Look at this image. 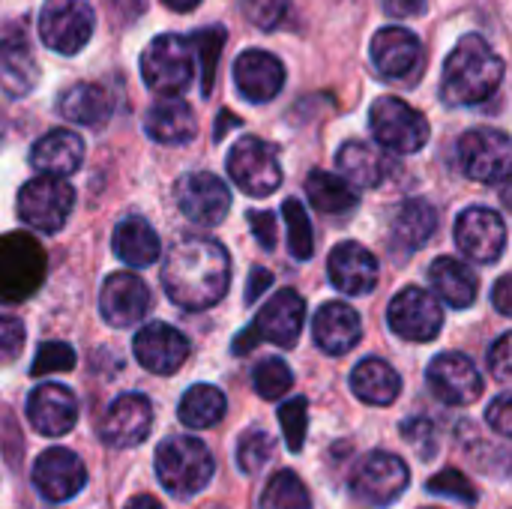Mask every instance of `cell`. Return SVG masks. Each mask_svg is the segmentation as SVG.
I'll return each instance as SVG.
<instances>
[{"label": "cell", "mask_w": 512, "mask_h": 509, "mask_svg": "<svg viewBox=\"0 0 512 509\" xmlns=\"http://www.w3.org/2000/svg\"><path fill=\"white\" fill-rule=\"evenodd\" d=\"M144 129L159 144H186L198 135V120L189 102L180 96H162L147 108Z\"/></svg>", "instance_id": "d4e9b609"}, {"label": "cell", "mask_w": 512, "mask_h": 509, "mask_svg": "<svg viewBox=\"0 0 512 509\" xmlns=\"http://www.w3.org/2000/svg\"><path fill=\"white\" fill-rule=\"evenodd\" d=\"M126 509H165L156 498H150V495H135L129 504H126Z\"/></svg>", "instance_id": "11a10c76"}, {"label": "cell", "mask_w": 512, "mask_h": 509, "mask_svg": "<svg viewBox=\"0 0 512 509\" xmlns=\"http://www.w3.org/2000/svg\"><path fill=\"white\" fill-rule=\"evenodd\" d=\"M426 492L444 495V498H453V501H462V504H477V489L459 468H447V471L435 474L426 483Z\"/></svg>", "instance_id": "ee69618b"}, {"label": "cell", "mask_w": 512, "mask_h": 509, "mask_svg": "<svg viewBox=\"0 0 512 509\" xmlns=\"http://www.w3.org/2000/svg\"><path fill=\"white\" fill-rule=\"evenodd\" d=\"M426 381H429L432 393L444 405L465 408V405H474L483 396V375H480V369L465 354H456V351L438 354L429 363Z\"/></svg>", "instance_id": "2e32d148"}, {"label": "cell", "mask_w": 512, "mask_h": 509, "mask_svg": "<svg viewBox=\"0 0 512 509\" xmlns=\"http://www.w3.org/2000/svg\"><path fill=\"white\" fill-rule=\"evenodd\" d=\"M234 84L249 102H270L285 87V66L264 48H249L234 60Z\"/></svg>", "instance_id": "7402d4cb"}, {"label": "cell", "mask_w": 512, "mask_h": 509, "mask_svg": "<svg viewBox=\"0 0 512 509\" xmlns=\"http://www.w3.org/2000/svg\"><path fill=\"white\" fill-rule=\"evenodd\" d=\"M512 336L504 333L498 336V342L489 348V372L501 381V384H510L512 375Z\"/></svg>", "instance_id": "c3c4849f"}, {"label": "cell", "mask_w": 512, "mask_h": 509, "mask_svg": "<svg viewBox=\"0 0 512 509\" xmlns=\"http://www.w3.org/2000/svg\"><path fill=\"white\" fill-rule=\"evenodd\" d=\"M420 60V39L405 27H384L372 36V66L381 78H405Z\"/></svg>", "instance_id": "484cf974"}, {"label": "cell", "mask_w": 512, "mask_h": 509, "mask_svg": "<svg viewBox=\"0 0 512 509\" xmlns=\"http://www.w3.org/2000/svg\"><path fill=\"white\" fill-rule=\"evenodd\" d=\"M387 324L399 339L432 342L444 327V312L432 291L405 288L393 297V303L387 309Z\"/></svg>", "instance_id": "7c38bea8"}, {"label": "cell", "mask_w": 512, "mask_h": 509, "mask_svg": "<svg viewBox=\"0 0 512 509\" xmlns=\"http://www.w3.org/2000/svg\"><path fill=\"white\" fill-rule=\"evenodd\" d=\"M216 462L207 444L189 435L165 438L156 447V477L174 498H195L213 480Z\"/></svg>", "instance_id": "3957f363"}, {"label": "cell", "mask_w": 512, "mask_h": 509, "mask_svg": "<svg viewBox=\"0 0 512 509\" xmlns=\"http://www.w3.org/2000/svg\"><path fill=\"white\" fill-rule=\"evenodd\" d=\"M486 420H489V426L501 435V438H510L512 435V396L510 393H501L492 405H489V411H486Z\"/></svg>", "instance_id": "f907efd6"}, {"label": "cell", "mask_w": 512, "mask_h": 509, "mask_svg": "<svg viewBox=\"0 0 512 509\" xmlns=\"http://www.w3.org/2000/svg\"><path fill=\"white\" fill-rule=\"evenodd\" d=\"M168 9H177V12H192L201 0H162Z\"/></svg>", "instance_id": "6f0895ef"}, {"label": "cell", "mask_w": 512, "mask_h": 509, "mask_svg": "<svg viewBox=\"0 0 512 509\" xmlns=\"http://www.w3.org/2000/svg\"><path fill=\"white\" fill-rule=\"evenodd\" d=\"M282 216L288 225V243H291V255L297 261H309L315 252V237H312V225L306 216V207L297 198H288L282 204Z\"/></svg>", "instance_id": "f35d334b"}, {"label": "cell", "mask_w": 512, "mask_h": 509, "mask_svg": "<svg viewBox=\"0 0 512 509\" xmlns=\"http://www.w3.org/2000/svg\"><path fill=\"white\" fill-rule=\"evenodd\" d=\"M429 279H432V288L435 294L453 306V309H468L474 306L477 300V291H480V276L474 267H468L465 261L459 258H438L429 270Z\"/></svg>", "instance_id": "f1b7e54d"}, {"label": "cell", "mask_w": 512, "mask_h": 509, "mask_svg": "<svg viewBox=\"0 0 512 509\" xmlns=\"http://www.w3.org/2000/svg\"><path fill=\"white\" fill-rule=\"evenodd\" d=\"M456 246L477 264H495L507 249V222L489 207H471L456 219Z\"/></svg>", "instance_id": "5bb4252c"}, {"label": "cell", "mask_w": 512, "mask_h": 509, "mask_svg": "<svg viewBox=\"0 0 512 509\" xmlns=\"http://www.w3.org/2000/svg\"><path fill=\"white\" fill-rule=\"evenodd\" d=\"M135 360L153 375H174L189 360V339L171 324L153 321L135 333Z\"/></svg>", "instance_id": "d6986e66"}, {"label": "cell", "mask_w": 512, "mask_h": 509, "mask_svg": "<svg viewBox=\"0 0 512 509\" xmlns=\"http://www.w3.org/2000/svg\"><path fill=\"white\" fill-rule=\"evenodd\" d=\"M411 483V471L405 465V459H399L396 453H369L354 477H351V492L360 501H369L375 507H390L402 498V492Z\"/></svg>", "instance_id": "8fae6325"}, {"label": "cell", "mask_w": 512, "mask_h": 509, "mask_svg": "<svg viewBox=\"0 0 512 509\" xmlns=\"http://www.w3.org/2000/svg\"><path fill=\"white\" fill-rule=\"evenodd\" d=\"M369 126L375 141L387 153H417L426 147L432 129L429 120L399 96H381L369 108Z\"/></svg>", "instance_id": "8992f818"}, {"label": "cell", "mask_w": 512, "mask_h": 509, "mask_svg": "<svg viewBox=\"0 0 512 509\" xmlns=\"http://www.w3.org/2000/svg\"><path fill=\"white\" fill-rule=\"evenodd\" d=\"M60 114L69 123H81V126H99L108 114H111V96L105 93V87L99 84H72L69 90H63L60 96Z\"/></svg>", "instance_id": "d6a6232c"}, {"label": "cell", "mask_w": 512, "mask_h": 509, "mask_svg": "<svg viewBox=\"0 0 512 509\" xmlns=\"http://www.w3.org/2000/svg\"><path fill=\"white\" fill-rule=\"evenodd\" d=\"M306 195L312 201L315 210L327 213V216H339L357 207L360 195L354 192V186L345 177H336L330 171H312L306 177Z\"/></svg>", "instance_id": "e575fe53"}, {"label": "cell", "mask_w": 512, "mask_h": 509, "mask_svg": "<svg viewBox=\"0 0 512 509\" xmlns=\"http://www.w3.org/2000/svg\"><path fill=\"white\" fill-rule=\"evenodd\" d=\"M252 387L261 399L273 402V399H282L291 387H294V372L285 360L279 357H267L255 366L252 372Z\"/></svg>", "instance_id": "74e56055"}, {"label": "cell", "mask_w": 512, "mask_h": 509, "mask_svg": "<svg viewBox=\"0 0 512 509\" xmlns=\"http://www.w3.org/2000/svg\"><path fill=\"white\" fill-rule=\"evenodd\" d=\"M459 165L477 183H498L510 177L512 141L501 129H471L459 138Z\"/></svg>", "instance_id": "30bf717a"}, {"label": "cell", "mask_w": 512, "mask_h": 509, "mask_svg": "<svg viewBox=\"0 0 512 509\" xmlns=\"http://www.w3.org/2000/svg\"><path fill=\"white\" fill-rule=\"evenodd\" d=\"M27 342L24 324L12 315H0V363H12L21 357Z\"/></svg>", "instance_id": "7dc6e473"}, {"label": "cell", "mask_w": 512, "mask_h": 509, "mask_svg": "<svg viewBox=\"0 0 512 509\" xmlns=\"http://www.w3.org/2000/svg\"><path fill=\"white\" fill-rule=\"evenodd\" d=\"M237 123H240V120H237L231 111H222V114H219V126H216V141H219V138H222V135L231 129V126H237Z\"/></svg>", "instance_id": "9f6ffc18"}, {"label": "cell", "mask_w": 512, "mask_h": 509, "mask_svg": "<svg viewBox=\"0 0 512 509\" xmlns=\"http://www.w3.org/2000/svg\"><path fill=\"white\" fill-rule=\"evenodd\" d=\"M510 276H501L498 279V285H495V309L504 315V318H510L512 315V300H510Z\"/></svg>", "instance_id": "db71d44e"}, {"label": "cell", "mask_w": 512, "mask_h": 509, "mask_svg": "<svg viewBox=\"0 0 512 509\" xmlns=\"http://www.w3.org/2000/svg\"><path fill=\"white\" fill-rule=\"evenodd\" d=\"M174 195H177V207L183 210V216L192 219L195 225L213 228L231 210V189L225 186L222 177L210 171L183 174L174 186Z\"/></svg>", "instance_id": "4fadbf2b"}, {"label": "cell", "mask_w": 512, "mask_h": 509, "mask_svg": "<svg viewBox=\"0 0 512 509\" xmlns=\"http://www.w3.org/2000/svg\"><path fill=\"white\" fill-rule=\"evenodd\" d=\"M150 426H153L150 399L141 393H123L108 405V411L99 423V438H102V444H108L114 450H129V447H138L141 441H147Z\"/></svg>", "instance_id": "9a60e30c"}, {"label": "cell", "mask_w": 512, "mask_h": 509, "mask_svg": "<svg viewBox=\"0 0 512 509\" xmlns=\"http://www.w3.org/2000/svg\"><path fill=\"white\" fill-rule=\"evenodd\" d=\"M504 81V60L501 54L480 36H465L444 63L441 78V99L453 108L480 105L486 102Z\"/></svg>", "instance_id": "7a4b0ae2"}, {"label": "cell", "mask_w": 512, "mask_h": 509, "mask_svg": "<svg viewBox=\"0 0 512 509\" xmlns=\"http://www.w3.org/2000/svg\"><path fill=\"white\" fill-rule=\"evenodd\" d=\"M312 333H315V342L324 354L330 357H342L348 354L360 336H363V321L360 315L348 306V303H324L315 315V324H312Z\"/></svg>", "instance_id": "cb8c5ba5"}, {"label": "cell", "mask_w": 512, "mask_h": 509, "mask_svg": "<svg viewBox=\"0 0 512 509\" xmlns=\"http://www.w3.org/2000/svg\"><path fill=\"white\" fill-rule=\"evenodd\" d=\"M150 309V291L144 285V279H138L129 270L111 273L102 285L99 294V312L111 327H132L138 324Z\"/></svg>", "instance_id": "44dd1931"}, {"label": "cell", "mask_w": 512, "mask_h": 509, "mask_svg": "<svg viewBox=\"0 0 512 509\" xmlns=\"http://www.w3.org/2000/svg\"><path fill=\"white\" fill-rule=\"evenodd\" d=\"M189 42H192L195 54L201 57V93L210 96L213 78H216V60H219L222 45H225V27H219V24L204 27V30H198Z\"/></svg>", "instance_id": "ab89813d"}, {"label": "cell", "mask_w": 512, "mask_h": 509, "mask_svg": "<svg viewBox=\"0 0 512 509\" xmlns=\"http://www.w3.org/2000/svg\"><path fill=\"white\" fill-rule=\"evenodd\" d=\"M270 285H273V273L264 270V267H255L252 276H249V282H246V303H255Z\"/></svg>", "instance_id": "816d5d0a"}, {"label": "cell", "mask_w": 512, "mask_h": 509, "mask_svg": "<svg viewBox=\"0 0 512 509\" xmlns=\"http://www.w3.org/2000/svg\"><path fill=\"white\" fill-rule=\"evenodd\" d=\"M330 282L336 291L363 297L378 285V258L360 243H339L330 252Z\"/></svg>", "instance_id": "603a6c76"}, {"label": "cell", "mask_w": 512, "mask_h": 509, "mask_svg": "<svg viewBox=\"0 0 512 509\" xmlns=\"http://www.w3.org/2000/svg\"><path fill=\"white\" fill-rule=\"evenodd\" d=\"M438 228V213L429 201L411 198L399 207L396 219H393V237L405 246V249H420L426 246V240L435 234Z\"/></svg>", "instance_id": "d590c367"}, {"label": "cell", "mask_w": 512, "mask_h": 509, "mask_svg": "<svg viewBox=\"0 0 512 509\" xmlns=\"http://www.w3.org/2000/svg\"><path fill=\"white\" fill-rule=\"evenodd\" d=\"M351 390L360 402L375 405V408H387L399 399L402 378L390 363H384L378 357H366L351 372Z\"/></svg>", "instance_id": "f546056e"}, {"label": "cell", "mask_w": 512, "mask_h": 509, "mask_svg": "<svg viewBox=\"0 0 512 509\" xmlns=\"http://www.w3.org/2000/svg\"><path fill=\"white\" fill-rule=\"evenodd\" d=\"M36 492L51 501V504H60V501H69L75 498L84 483H87V471H84V462L66 450V447H48L45 453H39V459L33 462V474H30Z\"/></svg>", "instance_id": "e0dca14e"}, {"label": "cell", "mask_w": 512, "mask_h": 509, "mask_svg": "<svg viewBox=\"0 0 512 509\" xmlns=\"http://www.w3.org/2000/svg\"><path fill=\"white\" fill-rule=\"evenodd\" d=\"M69 369H75V351L66 342H42L36 351V360L30 366V375L42 378V375H54V372H69Z\"/></svg>", "instance_id": "7bdbcfd3"}, {"label": "cell", "mask_w": 512, "mask_h": 509, "mask_svg": "<svg viewBox=\"0 0 512 509\" xmlns=\"http://www.w3.org/2000/svg\"><path fill=\"white\" fill-rule=\"evenodd\" d=\"M279 423H282L288 450H291V453H300L303 444H306V432H309V402H306L303 396L288 399V402L279 408Z\"/></svg>", "instance_id": "b9f144b4"}, {"label": "cell", "mask_w": 512, "mask_h": 509, "mask_svg": "<svg viewBox=\"0 0 512 509\" xmlns=\"http://www.w3.org/2000/svg\"><path fill=\"white\" fill-rule=\"evenodd\" d=\"M426 509H435V507H426Z\"/></svg>", "instance_id": "91938a15"}, {"label": "cell", "mask_w": 512, "mask_h": 509, "mask_svg": "<svg viewBox=\"0 0 512 509\" xmlns=\"http://www.w3.org/2000/svg\"><path fill=\"white\" fill-rule=\"evenodd\" d=\"M96 27V15L84 0H45L39 12V39L60 54L81 51Z\"/></svg>", "instance_id": "9c48e42d"}, {"label": "cell", "mask_w": 512, "mask_h": 509, "mask_svg": "<svg viewBox=\"0 0 512 509\" xmlns=\"http://www.w3.org/2000/svg\"><path fill=\"white\" fill-rule=\"evenodd\" d=\"M81 159H84V141L72 129H51L30 150V165L51 177L75 174Z\"/></svg>", "instance_id": "4316f807"}, {"label": "cell", "mask_w": 512, "mask_h": 509, "mask_svg": "<svg viewBox=\"0 0 512 509\" xmlns=\"http://www.w3.org/2000/svg\"><path fill=\"white\" fill-rule=\"evenodd\" d=\"M243 12L258 30H273L285 21L288 0H243Z\"/></svg>", "instance_id": "f6af8a7d"}, {"label": "cell", "mask_w": 512, "mask_h": 509, "mask_svg": "<svg viewBox=\"0 0 512 509\" xmlns=\"http://www.w3.org/2000/svg\"><path fill=\"white\" fill-rule=\"evenodd\" d=\"M303 321H306V300L285 288V291H276L264 309L258 312L255 324L249 327L252 336L258 342H273L279 348H294L297 339H300V330H303Z\"/></svg>", "instance_id": "ac0fdd59"}, {"label": "cell", "mask_w": 512, "mask_h": 509, "mask_svg": "<svg viewBox=\"0 0 512 509\" xmlns=\"http://www.w3.org/2000/svg\"><path fill=\"white\" fill-rule=\"evenodd\" d=\"M261 509H312V498L294 471H276L264 486Z\"/></svg>", "instance_id": "8d00e7d4"}, {"label": "cell", "mask_w": 512, "mask_h": 509, "mask_svg": "<svg viewBox=\"0 0 512 509\" xmlns=\"http://www.w3.org/2000/svg\"><path fill=\"white\" fill-rule=\"evenodd\" d=\"M45 279V252L24 234L12 231L0 237V303H21L39 291Z\"/></svg>", "instance_id": "5b68a950"}, {"label": "cell", "mask_w": 512, "mask_h": 509, "mask_svg": "<svg viewBox=\"0 0 512 509\" xmlns=\"http://www.w3.org/2000/svg\"><path fill=\"white\" fill-rule=\"evenodd\" d=\"M273 438L261 429H252V432H243L240 441H237V465L243 474L255 477L258 471L267 468V462L273 459Z\"/></svg>", "instance_id": "60d3db41"}, {"label": "cell", "mask_w": 512, "mask_h": 509, "mask_svg": "<svg viewBox=\"0 0 512 509\" xmlns=\"http://www.w3.org/2000/svg\"><path fill=\"white\" fill-rule=\"evenodd\" d=\"M141 75L156 96H180L195 78V48L186 36L162 33L141 54Z\"/></svg>", "instance_id": "277c9868"}, {"label": "cell", "mask_w": 512, "mask_h": 509, "mask_svg": "<svg viewBox=\"0 0 512 509\" xmlns=\"http://www.w3.org/2000/svg\"><path fill=\"white\" fill-rule=\"evenodd\" d=\"M228 174L246 195H255V198L273 195L282 186V165H279L276 147L255 135L240 138L231 147Z\"/></svg>", "instance_id": "ba28073f"}, {"label": "cell", "mask_w": 512, "mask_h": 509, "mask_svg": "<svg viewBox=\"0 0 512 509\" xmlns=\"http://www.w3.org/2000/svg\"><path fill=\"white\" fill-rule=\"evenodd\" d=\"M15 207H18L21 222L33 225L42 234H54L63 228V222L69 219L75 207V189L63 177L39 174L21 186Z\"/></svg>", "instance_id": "52a82bcc"}, {"label": "cell", "mask_w": 512, "mask_h": 509, "mask_svg": "<svg viewBox=\"0 0 512 509\" xmlns=\"http://www.w3.org/2000/svg\"><path fill=\"white\" fill-rule=\"evenodd\" d=\"M3 138H6V117L0 114V144H3Z\"/></svg>", "instance_id": "680465c9"}, {"label": "cell", "mask_w": 512, "mask_h": 509, "mask_svg": "<svg viewBox=\"0 0 512 509\" xmlns=\"http://www.w3.org/2000/svg\"><path fill=\"white\" fill-rule=\"evenodd\" d=\"M336 165L342 171V177L360 189H375L381 186L390 174H393V162L387 156L384 147L369 144V141H348L342 144Z\"/></svg>", "instance_id": "83f0119b"}, {"label": "cell", "mask_w": 512, "mask_h": 509, "mask_svg": "<svg viewBox=\"0 0 512 509\" xmlns=\"http://www.w3.org/2000/svg\"><path fill=\"white\" fill-rule=\"evenodd\" d=\"M384 12L393 18H414L426 12V0H384Z\"/></svg>", "instance_id": "f5cc1de1"}, {"label": "cell", "mask_w": 512, "mask_h": 509, "mask_svg": "<svg viewBox=\"0 0 512 509\" xmlns=\"http://www.w3.org/2000/svg\"><path fill=\"white\" fill-rule=\"evenodd\" d=\"M228 411L225 393L213 384H195L183 393L180 405H177V417L183 426L189 429H210L216 426Z\"/></svg>", "instance_id": "836d02e7"}, {"label": "cell", "mask_w": 512, "mask_h": 509, "mask_svg": "<svg viewBox=\"0 0 512 509\" xmlns=\"http://www.w3.org/2000/svg\"><path fill=\"white\" fill-rule=\"evenodd\" d=\"M36 60L21 30L0 36V87L9 96H24L36 84Z\"/></svg>", "instance_id": "4dcf8cb0"}, {"label": "cell", "mask_w": 512, "mask_h": 509, "mask_svg": "<svg viewBox=\"0 0 512 509\" xmlns=\"http://www.w3.org/2000/svg\"><path fill=\"white\" fill-rule=\"evenodd\" d=\"M246 219H249V228L258 237L261 249L264 252H273L276 249V216L273 213H264V210H249Z\"/></svg>", "instance_id": "681fc988"}, {"label": "cell", "mask_w": 512, "mask_h": 509, "mask_svg": "<svg viewBox=\"0 0 512 509\" xmlns=\"http://www.w3.org/2000/svg\"><path fill=\"white\" fill-rule=\"evenodd\" d=\"M402 438L408 444H414V450L420 447V456L423 459H432L435 456V447H438V435H435V423L426 420V417H411L402 423Z\"/></svg>", "instance_id": "bcb514c9"}, {"label": "cell", "mask_w": 512, "mask_h": 509, "mask_svg": "<svg viewBox=\"0 0 512 509\" xmlns=\"http://www.w3.org/2000/svg\"><path fill=\"white\" fill-rule=\"evenodd\" d=\"M228 282H231V258L210 237H183L165 255L162 285L168 297L189 312L216 306L225 297Z\"/></svg>", "instance_id": "6da1fadb"}, {"label": "cell", "mask_w": 512, "mask_h": 509, "mask_svg": "<svg viewBox=\"0 0 512 509\" xmlns=\"http://www.w3.org/2000/svg\"><path fill=\"white\" fill-rule=\"evenodd\" d=\"M159 234L141 216H129L114 228V255L126 267H150L159 258Z\"/></svg>", "instance_id": "1f68e13d"}, {"label": "cell", "mask_w": 512, "mask_h": 509, "mask_svg": "<svg viewBox=\"0 0 512 509\" xmlns=\"http://www.w3.org/2000/svg\"><path fill=\"white\" fill-rule=\"evenodd\" d=\"M27 420L33 432L45 438H60L78 423V399L63 384H39L27 396Z\"/></svg>", "instance_id": "ffe728a7"}]
</instances>
